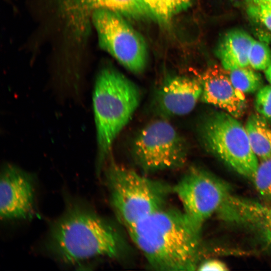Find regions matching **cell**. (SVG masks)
Instances as JSON below:
<instances>
[{"instance_id":"1","label":"cell","mask_w":271,"mask_h":271,"mask_svg":"<svg viewBox=\"0 0 271 271\" xmlns=\"http://www.w3.org/2000/svg\"><path fill=\"white\" fill-rule=\"evenodd\" d=\"M149 264L158 270H193L200 233L182 211L165 207L127 229Z\"/></svg>"},{"instance_id":"2","label":"cell","mask_w":271,"mask_h":271,"mask_svg":"<svg viewBox=\"0 0 271 271\" xmlns=\"http://www.w3.org/2000/svg\"><path fill=\"white\" fill-rule=\"evenodd\" d=\"M60 261L75 264L98 256L117 257L122 250L116 229L92 209L71 204L52 224L46 242Z\"/></svg>"},{"instance_id":"3","label":"cell","mask_w":271,"mask_h":271,"mask_svg":"<svg viewBox=\"0 0 271 271\" xmlns=\"http://www.w3.org/2000/svg\"><path fill=\"white\" fill-rule=\"evenodd\" d=\"M141 96L137 85L113 67L105 66L98 72L93 93L98 173L107 160L114 140L138 107Z\"/></svg>"},{"instance_id":"4","label":"cell","mask_w":271,"mask_h":271,"mask_svg":"<svg viewBox=\"0 0 271 271\" xmlns=\"http://www.w3.org/2000/svg\"><path fill=\"white\" fill-rule=\"evenodd\" d=\"M104 182L112 210L127 230L165 207L173 190L164 183L112 160L105 168Z\"/></svg>"},{"instance_id":"5","label":"cell","mask_w":271,"mask_h":271,"mask_svg":"<svg viewBox=\"0 0 271 271\" xmlns=\"http://www.w3.org/2000/svg\"><path fill=\"white\" fill-rule=\"evenodd\" d=\"M230 114L213 113L201 123L199 133L205 148L239 174L252 179L258 158L252 150L245 127Z\"/></svg>"},{"instance_id":"6","label":"cell","mask_w":271,"mask_h":271,"mask_svg":"<svg viewBox=\"0 0 271 271\" xmlns=\"http://www.w3.org/2000/svg\"><path fill=\"white\" fill-rule=\"evenodd\" d=\"M132 155L144 172L153 173L180 168L187 159L189 147L184 137L166 120L148 123L138 133Z\"/></svg>"},{"instance_id":"7","label":"cell","mask_w":271,"mask_h":271,"mask_svg":"<svg viewBox=\"0 0 271 271\" xmlns=\"http://www.w3.org/2000/svg\"><path fill=\"white\" fill-rule=\"evenodd\" d=\"M120 14L107 9L95 11L91 17L100 47L130 72L139 74L148 60L146 42Z\"/></svg>"},{"instance_id":"8","label":"cell","mask_w":271,"mask_h":271,"mask_svg":"<svg viewBox=\"0 0 271 271\" xmlns=\"http://www.w3.org/2000/svg\"><path fill=\"white\" fill-rule=\"evenodd\" d=\"M172 189L182 211L200 231L205 221L219 211L230 195L223 183L196 167L189 168Z\"/></svg>"},{"instance_id":"9","label":"cell","mask_w":271,"mask_h":271,"mask_svg":"<svg viewBox=\"0 0 271 271\" xmlns=\"http://www.w3.org/2000/svg\"><path fill=\"white\" fill-rule=\"evenodd\" d=\"M66 26L78 40L89 34L93 13L107 9L134 19L151 18L142 0H59Z\"/></svg>"},{"instance_id":"10","label":"cell","mask_w":271,"mask_h":271,"mask_svg":"<svg viewBox=\"0 0 271 271\" xmlns=\"http://www.w3.org/2000/svg\"><path fill=\"white\" fill-rule=\"evenodd\" d=\"M35 188L32 176L20 168L8 164L0 177L1 220L31 218L35 211Z\"/></svg>"},{"instance_id":"11","label":"cell","mask_w":271,"mask_h":271,"mask_svg":"<svg viewBox=\"0 0 271 271\" xmlns=\"http://www.w3.org/2000/svg\"><path fill=\"white\" fill-rule=\"evenodd\" d=\"M198 78L202 87V102L218 107L236 118L244 114L247 106L244 93L235 87L228 71L222 66L209 67Z\"/></svg>"},{"instance_id":"12","label":"cell","mask_w":271,"mask_h":271,"mask_svg":"<svg viewBox=\"0 0 271 271\" xmlns=\"http://www.w3.org/2000/svg\"><path fill=\"white\" fill-rule=\"evenodd\" d=\"M202 87L199 78L185 76L168 78L159 89L156 102L164 115L182 116L191 112L200 99Z\"/></svg>"},{"instance_id":"13","label":"cell","mask_w":271,"mask_h":271,"mask_svg":"<svg viewBox=\"0 0 271 271\" xmlns=\"http://www.w3.org/2000/svg\"><path fill=\"white\" fill-rule=\"evenodd\" d=\"M224 218L247 227L271 244V205L230 194L219 210Z\"/></svg>"},{"instance_id":"14","label":"cell","mask_w":271,"mask_h":271,"mask_svg":"<svg viewBox=\"0 0 271 271\" xmlns=\"http://www.w3.org/2000/svg\"><path fill=\"white\" fill-rule=\"evenodd\" d=\"M254 39L244 31L227 32L217 48L222 67L228 71L249 66L248 53Z\"/></svg>"},{"instance_id":"15","label":"cell","mask_w":271,"mask_h":271,"mask_svg":"<svg viewBox=\"0 0 271 271\" xmlns=\"http://www.w3.org/2000/svg\"><path fill=\"white\" fill-rule=\"evenodd\" d=\"M245 128L252 150L261 161L271 159V128L268 121L259 113L251 114Z\"/></svg>"},{"instance_id":"16","label":"cell","mask_w":271,"mask_h":271,"mask_svg":"<svg viewBox=\"0 0 271 271\" xmlns=\"http://www.w3.org/2000/svg\"><path fill=\"white\" fill-rule=\"evenodd\" d=\"M151 18L168 23L177 14L186 9L191 0H142Z\"/></svg>"},{"instance_id":"17","label":"cell","mask_w":271,"mask_h":271,"mask_svg":"<svg viewBox=\"0 0 271 271\" xmlns=\"http://www.w3.org/2000/svg\"><path fill=\"white\" fill-rule=\"evenodd\" d=\"M228 74L233 85L244 94L253 93L262 87L261 75L249 66L229 71Z\"/></svg>"},{"instance_id":"18","label":"cell","mask_w":271,"mask_h":271,"mask_svg":"<svg viewBox=\"0 0 271 271\" xmlns=\"http://www.w3.org/2000/svg\"><path fill=\"white\" fill-rule=\"evenodd\" d=\"M251 180L258 193L271 203V159L261 161Z\"/></svg>"},{"instance_id":"19","label":"cell","mask_w":271,"mask_h":271,"mask_svg":"<svg viewBox=\"0 0 271 271\" xmlns=\"http://www.w3.org/2000/svg\"><path fill=\"white\" fill-rule=\"evenodd\" d=\"M249 66L255 70H264L271 63V50L265 43L253 39L248 53Z\"/></svg>"},{"instance_id":"20","label":"cell","mask_w":271,"mask_h":271,"mask_svg":"<svg viewBox=\"0 0 271 271\" xmlns=\"http://www.w3.org/2000/svg\"><path fill=\"white\" fill-rule=\"evenodd\" d=\"M254 105L257 113L271 122V85L263 86L258 90Z\"/></svg>"},{"instance_id":"21","label":"cell","mask_w":271,"mask_h":271,"mask_svg":"<svg viewBox=\"0 0 271 271\" xmlns=\"http://www.w3.org/2000/svg\"><path fill=\"white\" fill-rule=\"evenodd\" d=\"M250 18L271 32V5L247 6Z\"/></svg>"},{"instance_id":"22","label":"cell","mask_w":271,"mask_h":271,"mask_svg":"<svg viewBox=\"0 0 271 271\" xmlns=\"http://www.w3.org/2000/svg\"><path fill=\"white\" fill-rule=\"evenodd\" d=\"M197 270H216L224 271L227 270V266L222 261L212 259L204 261L198 264Z\"/></svg>"},{"instance_id":"23","label":"cell","mask_w":271,"mask_h":271,"mask_svg":"<svg viewBox=\"0 0 271 271\" xmlns=\"http://www.w3.org/2000/svg\"><path fill=\"white\" fill-rule=\"evenodd\" d=\"M247 6L271 5V0H245Z\"/></svg>"},{"instance_id":"24","label":"cell","mask_w":271,"mask_h":271,"mask_svg":"<svg viewBox=\"0 0 271 271\" xmlns=\"http://www.w3.org/2000/svg\"><path fill=\"white\" fill-rule=\"evenodd\" d=\"M264 74L267 80L269 82L271 85V63L269 66L264 70Z\"/></svg>"}]
</instances>
